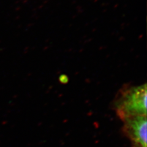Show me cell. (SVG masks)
Segmentation results:
<instances>
[{
    "mask_svg": "<svg viewBox=\"0 0 147 147\" xmlns=\"http://www.w3.org/2000/svg\"><path fill=\"white\" fill-rule=\"evenodd\" d=\"M146 84L126 86L119 91L113 101V109L121 121L136 116H146Z\"/></svg>",
    "mask_w": 147,
    "mask_h": 147,
    "instance_id": "1",
    "label": "cell"
},
{
    "mask_svg": "<svg viewBox=\"0 0 147 147\" xmlns=\"http://www.w3.org/2000/svg\"><path fill=\"white\" fill-rule=\"evenodd\" d=\"M123 133L131 142V147H147L146 116L127 118L122 121Z\"/></svg>",
    "mask_w": 147,
    "mask_h": 147,
    "instance_id": "2",
    "label": "cell"
}]
</instances>
